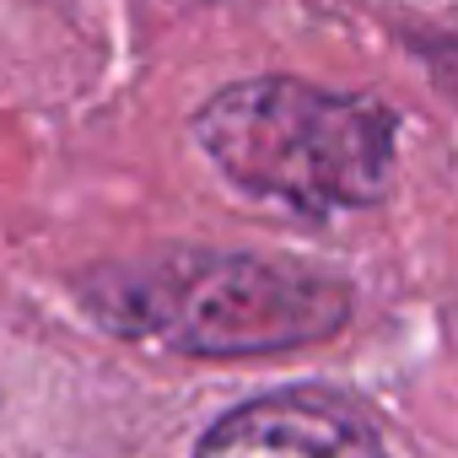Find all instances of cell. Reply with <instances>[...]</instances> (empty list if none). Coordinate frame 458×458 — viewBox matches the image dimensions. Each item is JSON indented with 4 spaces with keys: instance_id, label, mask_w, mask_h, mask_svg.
I'll use <instances>...</instances> for the list:
<instances>
[{
    "instance_id": "obj_3",
    "label": "cell",
    "mask_w": 458,
    "mask_h": 458,
    "mask_svg": "<svg viewBox=\"0 0 458 458\" xmlns=\"http://www.w3.org/2000/svg\"><path fill=\"white\" fill-rule=\"evenodd\" d=\"M194 458H388L372 420L318 388H286L226 410Z\"/></svg>"
},
{
    "instance_id": "obj_4",
    "label": "cell",
    "mask_w": 458,
    "mask_h": 458,
    "mask_svg": "<svg viewBox=\"0 0 458 458\" xmlns=\"http://www.w3.org/2000/svg\"><path fill=\"white\" fill-rule=\"evenodd\" d=\"M415 55L426 60L431 81H437L447 98H458V38H453V33H447V38H415Z\"/></svg>"
},
{
    "instance_id": "obj_1",
    "label": "cell",
    "mask_w": 458,
    "mask_h": 458,
    "mask_svg": "<svg viewBox=\"0 0 458 458\" xmlns=\"http://www.w3.org/2000/svg\"><path fill=\"white\" fill-rule=\"evenodd\" d=\"M81 302L108 335L178 356H276L351 324V286L340 276L226 249H162L98 265L81 281Z\"/></svg>"
},
{
    "instance_id": "obj_2",
    "label": "cell",
    "mask_w": 458,
    "mask_h": 458,
    "mask_svg": "<svg viewBox=\"0 0 458 458\" xmlns=\"http://www.w3.org/2000/svg\"><path fill=\"white\" fill-rule=\"evenodd\" d=\"M194 140L243 194L276 199L297 216H335L367 210L388 194L399 119L367 92L249 76L199 103Z\"/></svg>"
}]
</instances>
